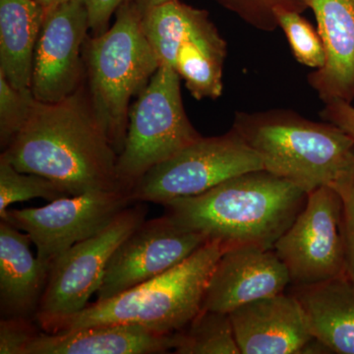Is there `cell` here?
I'll return each mask as SVG.
<instances>
[{
	"label": "cell",
	"instance_id": "cell-26",
	"mask_svg": "<svg viewBox=\"0 0 354 354\" xmlns=\"http://www.w3.org/2000/svg\"><path fill=\"white\" fill-rule=\"evenodd\" d=\"M31 88H16L0 72V143L6 149L24 127L35 102Z\"/></svg>",
	"mask_w": 354,
	"mask_h": 354
},
{
	"label": "cell",
	"instance_id": "cell-23",
	"mask_svg": "<svg viewBox=\"0 0 354 354\" xmlns=\"http://www.w3.org/2000/svg\"><path fill=\"white\" fill-rule=\"evenodd\" d=\"M71 195L59 184L38 174L20 172L0 157V218L6 221L8 207L14 203L44 198L48 201Z\"/></svg>",
	"mask_w": 354,
	"mask_h": 354
},
{
	"label": "cell",
	"instance_id": "cell-7",
	"mask_svg": "<svg viewBox=\"0 0 354 354\" xmlns=\"http://www.w3.org/2000/svg\"><path fill=\"white\" fill-rule=\"evenodd\" d=\"M142 202L130 205L94 236L79 242L51 264L50 276L35 319L46 333H57L87 307L101 288L111 256L121 242L145 221Z\"/></svg>",
	"mask_w": 354,
	"mask_h": 354
},
{
	"label": "cell",
	"instance_id": "cell-10",
	"mask_svg": "<svg viewBox=\"0 0 354 354\" xmlns=\"http://www.w3.org/2000/svg\"><path fill=\"white\" fill-rule=\"evenodd\" d=\"M132 204L131 190L91 191L41 208L11 209L6 221L29 234L37 257L51 265L72 246L102 232Z\"/></svg>",
	"mask_w": 354,
	"mask_h": 354
},
{
	"label": "cell",
	"instance_id": "cell-8",
	"mask_svg": "<svg viewBox=\"0 0 354 354\" xmlns=\"http://www.w3.org/2000/svg\"><path fill=\"white\" fill-rule=\"evenodd\" d=\"M264 169L262 160L234 128L225 134L201 137L153 167L131 189L133 202L165 203L203 194L245 174Z\"/></svg>",
	"mask_w": 354,
	"mask_h": 354
},
{
	"label": "cell",
	"instance_id": "cell-25",
	"mask_svg": "<svg viewBox=\"0 0 354 354\" xmlns=\"http://www.w3.org/2000/svg\"><path fill=\"white\" fill-rule=\"evenodd\" d=\"M246 24L263 32L279 28L276 13L279 10L302 13L308 8L306 0H216Z\"/></svg>",
	"mask_w": 354,
	"mask_h": 354
},
{
	"label": "cell",
	"instance_id": "cell-3",
	"mask_svg": "<svg viewBox=\"0 0 354 354\" xmlns=\"http://www.w3.org/2000/svg\"><path fill=\"white\" fill-rule=\"evenodd\" d=\"M232 128L259 156L265 171L306 193L330 185L354 150V138L333 123L288 109L237 111Z\"/></svg>",
	"mask_w": 354,
	"mask_h": 354
},
{
	"label": "cell",
	"instance_id": "cell-32",
	"mask_svg": "<svg viewBox=\"0 0 354 354\" xmlns=\"http://www.w3.org/2000/svg\"><path fill=\"white\" fill-rule=\"evenodd\" d=\"M137 3L139 4L141 10H145L149 7L157 6V4L162 3V2L167 1V0H136Z\"/></svg>",
	"mask_w": 354,
	"mask_h": 354
},
{
	"label": "cell",
	"instance_id": "cell-20",
	"mask_svg": "<svg viewBox=\"0 0 354 354\" xmlns=\"http://www.w3.org/2000/svg\"><path fill=\"white\" fill-rule=\"evenodd\" d=\"M227 53V41L209 19V15L181 44L174 69L197 101L216 100L223 94Z\"/></svg>",
	"mask_w": 354,
	"mask_h": 354
},
{
	"label": "cell",
	"instance_id": "cell-4",
	"mask_svg": "<svg viewBox=\"0 0 354 354\" xmlns=\"http://www.w3.org/2000/svg\"><path fill=\"white\" fill-rule=\"evenodd\" d=\"M225 249L220 241H208L164 274L86 307L57 332L111 324H133L164 335L185 329L201 311L209 277Z\"/></svg>",
	"mask_w": 354,
	"mask_h": 354
},
{
	"label": "cell",
	"instance_id": "cell-5",
	"mask_svg": "<svg viewBox=\"0 0 354 354\" xmlns=\"http://www.w3.org/2000/svg\"><path fill=\"white\" fill-rule=\"evenodd\" d=\"M88 97L95 116L116 153L127 139L130 100L139 95L160 67L142 28V10L127 0L109 29L86 46Z\"/></svg>",
	"mask_w": 354,
	"mask_h": 354
},
{
	"label": "cell",
	"instance_id": "cell-19",
	"mask_svg": "<svg viewBox=\"0 0 354 354\" xmlns=\"http://www.w3.org/2000/svg\"><path fill=\"white\" fill-rule=\"evenodd\" d=\"M44 9L35 0H0V72L16 88H31Z\"/></svg>",
	"mask_w": 354,
	"mask_h": 354
},
{
	"label": "cell",
	"instance_id": "cell-29",
	"mask_svg": "<svg viewBox=\"0 0 354 354\" xmlns=\"http://www.w3.org/2000/svg\"><path fill=\"white\" fill-rule=\"evenodd\" d=\"M125 1L127 0H87L88 23L95 36L106 31L111 16Z\"/></svg>",
	"mask_w": 354,
	"mask_h": 354
},
{
	"label": "cell",
	"instance_id": "cell-22",
	"mask_svg": "<svg viewBox=\"0 0 354 354\" xmlns=\"http://www.w3.org/2000/svg\"><path fill=\"white\" fill-rule=\"evenodd\" d=\"M179 335L174 353L241 354L227 313L202 309Z\"/></svg>",
	"mask_w": 354,
	"mask_h": 354
},
{
	"label": "cell",
	"instance_id": "cell-12",
	"mask_svg": "<svg viewBox=\"0 0 354 354\" xmlns=\"http://www.w3.org/2000/svg\"><path fill=\"white\" fill-rule=\"evenodd\" d=\"M88 29L87 0H69L46 11L32 64L37 101L59 102L81 87V50Z\"/></svg>",
	"mask_w": 354,
	"mask_h": 354
},
{
	"label": "cell",
	"instance_id": "cell-17",
	"mask_svg": "<svg viewBox=\"0 0 354 354\" xmlns=\"http://www.w3.org/2000/svg\"><path fill=\"white\" fill-rule=\"evenodd\" d=\"M31 237L7 221L0 223V313L1 318L35 319L51 265L35 258Z\"/></svg>",
	"mask_w": 354,
	"mask_h": 354
},
{
	"label": "cell",
	"instance_id": "cell-15",
	"mask_svg": "<svg viewBox=\"0 0 354 354\" xmlns=\"http://www.w3.org/2000/svg\"><path fill=\"white\" fill-rule=\"evenodd\" d=\"M315 15L326 64L309 74L324 104L354 100V0H306Z\"/></svg>",
	"mask_w": 354,
	"mask_h": 354
},
{
	"label": "cell",
	"instance_id": "cell-24",
	"mask_svg": "<svg viewBox=\"0 0 354 354\" xmlns=\"http://www.w3.org/2000/svg\"><path fill=\"white\" fill-rule=\"evenodd\" d=\"M276 16L295 59L310 68H322L326 64V50L318 30L295 11L279 10Z\"/></svg>",
	"mask_w": 354,
	"mask_h": 354
},
{
	"label": "cell",
	"instance_id": "cell-31",
	"mask_svg": "<svg viewBox=\"0 0 354 354\" xmlns=\"http://www.w3.org/2000/svg\"><path fill=\"white\" fill-rule=\"evenodd\" d=\"M35 1L43 7L44 11H46L48 9L53 8V7L59 6V4L64 3V2L69 1V0H35Z\"/></svg>",
	"mask_w": 354,
	"mask_h": 354
},
{
	"label": "cell",
	"instance_id": "cell-21",
	"mask_svg": "<svg viewBox=\"0 0 354 354\" xmlns=\"http://www.w3.org/2000/svg\"><path fill=\"white\" fill-rule=\"evenodd\" d=\"M207 16L208 11L179 0H167L142 11V28L160 66L174 68L181 44Z\"/></svg>",
	"mask_w": 354,
	"mask_h": 354
},
{
	"label": "cell",
	"instance_id": "cell-9",
	"mask_svg": "<svg viewBox=\"0 0 354 354\" xmlns=\"http://www.w3.org/2000/svg\"><path fill=\"white\" fill-rule=\"evenodd\" d=\"M293 286L346 276L342 200L330 185L308 193L304 208L274 243Z\"/></svg>",
	"mask_w": 354,
	"mask_h": 354
},
{
	"label": "cell",
	"instance_id": "cell-11",
	"mask_svg": "<svg viewBox=\"0 0 354 354\" xmlns=\"http://www.w3.org/2000/svg\"><path fill=\"white\" fill-rule=\"evenodd\" d=\"M208 239L171 216L145 221L114 251L97 301L156 278L190 257Z\"/></svg>",
	"mask_w": 354,
	"mask_h": 354
},
{
	"label": "cell",
	"instance_id": "cell-16",
	"mask_svg": "<svg viewBox=\"0 0 354 354\" xmlns=\"http://www.w3.org/2000/svg\"><path fill=\"white\" fill-rule=\"evenodd\" d=\"M179 332L158 334L133 324H111L80 330L41 333L25 354H153L176 349Z\"/></svg>",
	"mask_w": 354,
	"mask_h": 354
},
{
	"label": "cell",
	"instance_id": "cell-27",
	"mask_svg": "<svg viewBox=\"0 0 354 354\" xmlns=\"http://www.w3.org/2000/svg\"><path fill=\"white\" fill-rule=\"evenodd\" d=\"M342 200V232L346 252V277L354 283V150L330 184Z\"/></svg>",
	"mask_w": 354,
	"mask_h": 354
},
{
	"label": "cell",
	"instance_id": "cell-1",
	"mask_svg": "<svg viewBox=\"0 0 354 354\" xmlns=\"http://www.w3.org/2000/svg\"><path fill=\"white\" fill-rule=\"evenodd\" d=\"M0 157L20 172L51 179L71 196L131 190L118 177V155L82 87L59 102L35 100L24 127Z\"/></svg>",
	"mask_w": 354,
	"mask_h": 354
},
{
	"label": "cell",
	"instance_id": "cell-28",
	"mask_svg": "<svg viewBox=\"0 0 354 354\" xmlns=\"http://www.w3.org/2000/svg\"><path fill=\"white\" fill-rule=\"evenodd\" d=\"M39 334L30 318H1L0 353L25 354L29 344Z\"/></svg>",
	"mask_w": 354,
	"mask_h": 354
},
{
	"label": "cell",
	"instance_id": "cell-6",
	"mask_svg": "<svg viewBox=\"0 0 354 354\" xmlns=\"http://www.w3.org/2000/svg\"><path fill=\"white\" fill-rule=\"evenodd\" d=\"M180 79L176 69L160 65L130 109L118 158V177L129 189L153 167L202 137L184 109Z\"/></svg>",
	"mask_w": 354,
	"mask_h": 354
},
{
	"label": "cell",
	"instance_id": "cell-18",
	"mask_svg": "<svg viewBox=\"0 0 354 354\" xmlns=\"http://www.w3.org/2000/svg\"><path fill=\"white\" fill-rule=\"evenodd\" d=\"M304 307L310 330L330 353L354 354V283L346 276L291 292Z\"/></svg>",
	"mask_w": 354,
	"mask_h": 354
},
{
	"label": "cell",
	"instance_id": "cell-13",
	"mask_svg": "<svg viewBox=\"0 0 354 354\" xmlns=\"http://www.w3.org/2000/svg\"><path fill=\"white\" fill-rule=\"evenodd\" d=\"M290 283L288 268L274 248L230 247L212 272L202 309L230 314L254 300L283 293Z\"/></svg>",
	"mask_w": 354,
	"mask_h": 354
},
{
	"label": "cell",
	"instance_id": "cell-14",
	"mask_svg": "<svg viewBox=\"0 0 354 354\" xmlns=\"http://www.w3.org/2000/svg\"><path fill=\"white\" fill-rule=\"evenodd\" d=\"M230 317L241 354H301L314 337L304 307L292 293L254 300Z\"/></svg>",
	"mask_w": 354,
	"mask_h": 354
},
{
	"label": "cell",
	"instance_id": "cell-2",
	"mask_svg": "<svg viewBox=\"0 0 354 354\" xmlns=\"http://www.w3.org/2000/svg\"><path fill=\"white\" fill-rule=\"evenodd\" d=\"M308 193L260 169L223 181L197 196L165 203L167 215L225 248H274L304 208Z\"/></svg>",
	"mask_w": 354,
	"mask_h": 354
},
{
	"label": "cell",
	"instance_id": "cell-30",
	"mask_svg": "<svg viewBox=\"0 0 354 354\" xmlns=\"http://www.w3.org/2000/svg\"><path fill=\"white\" fill-rule=\"evenodd\" d=\"M320 116L354 138V106L351 102H333L325 104Z\"/></svg>",
	"mask_w": 354,
	"mask_h": 354
}]
</instances>
